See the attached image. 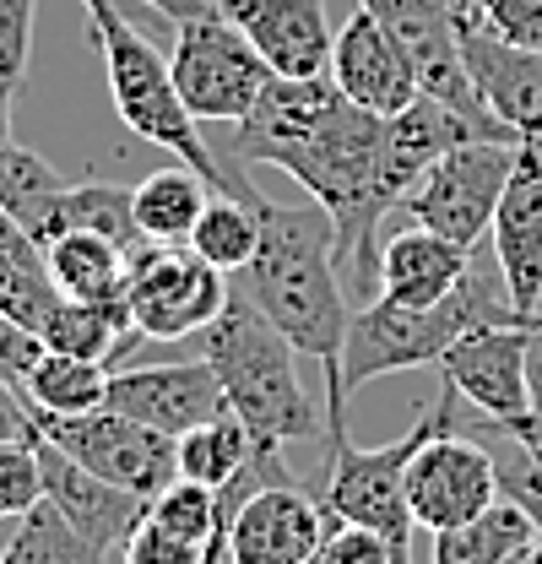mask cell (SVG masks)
I'll return each instance as SVG.
<instances>
[{"mask_svg": "<svg viewBox=\"0 0 542 564\" xmlns=\"http://www.w3.org/2000/svg\"><path fill=\"white\" fill-rule=\"evenodd\" d=\"M33 429L61 445L66 456H76L87 473L120 484V489L141 494H163L180 478V456H174V434L147 429V423L126 419L115 408H93V413H39L33 408Z\"/></svg>", "mask_w": 542, "mask_h": 564, "instance_id": "obj_10", "label": "cell"}, {"mask_svg": "<svg viewBox=\"0 0 542 564\" xmlns=\"http://www.w3.org/2000/svg\"><path fill=\"white\" fill-rule=\"evenodd\" d=\"M87 11V28H93V44L104 55V76H109V98H115V115L126 120V131H136L141 141L174 152L185 169H196L217 196H234V202H256V185L228 174V163L212 158L202 126L191 120V109L180 104V87H174V70L158 55V44H147L131 22L120 17V0H82Z\"/></svg>", "mask_w": 542, "mask_h": 564, "instance_id": "obj_5", "label": "cell"}, {"mask_svg": "<svg viewBox=\"0 0 542 564\" xmlns=\"http://www.w3.org/2000/svg\"><path fill=\"white\" fill-rule=\"evenodd\" d=\"M39 358H44V337L28 332L22 321H11V315L0 310V380L22 391V380H28V369H33Z\"/></svg>", "mask_w": 542, "mask_h": 564, "instance_id": "obj_39", "label": "cell"}, {"mask_svg": "<svg viewBox=\"0 0 542 564\" xmlns=\"http://www.w3.org/2000/svg\"><path fill=\"white\" fill-rule=\"evenodd\" d=\"M44 261H50L61 299H126V261L131 256L104 234L71 228L44 245Z\"/></svg>", "mask_w": 542, "mask_h": 564, "instance_id": "obj_25", "label": "cell"}, {"mask_svg": "<svg viewBox=\"0 0 542 564\" xmlns=\"http://www.w3.org/2000/svg\"><path fill=\"white\" fill-rule=\"evenodd\" d=\"M223 17L250 39V50L267 61L271 76L282 82H310L332 76V22L326 0H217Z\"/></svg>", "mask_w": 542, "mask_h": 564, "instance_id": "obj_16", "label": "cell"}, {"mask_svg": "<svg viewBox=\"0 0 542 564\" xmlns=\"http://www.w3.org/2000/svg\"><path fill=\"white\" fill-rule=\"evenodd\" d=\"M104 391H109V364L55 348H44V358L22 380V397L39 413H93L104 408Z\"/></svg>", "mask_w": 542, "mask_h": 564, "instance_id": "obj_27", "label": "cell"}, {"mask_svg": "<svg viewBox=\"0 0 542 564\" xmlns=\"http://www.w3.org/2000/svg\"><path fill=\"white\" fill-rule=\"evenodd\" d=\"M44 499V473L33 445H0V521L28 516Z\"/></svg>", "mask_w": 542, "mask_h": 564, "instance_id": "obj_34", "label": "cell"}, {"mask_svg": "<svg viewBox=\"0 0 542 564\" xmlns=\"http://www.w3.org/2000/svg\"><path fill=\"white\" fill-rule=\"evenodd\" d=\"M174 456H180V478L206 484V489H223V484H234L250 467L256 445H250V429L234 419V413H217V419L185 429L174 440Z\"/></svg>", "mask_w": 542, "mask_h": 564, "instance_id": "obj_28", "label": "cell"}, {"mask_svg": "<svg viewBox=\"0 0 542 564\" xmlns=\"http://www.w3.org/2000/svg\"><path fill=\"white\" fill-rule=\"evenodd\" d=\"M538 315L516 310L510 288L499 278V267H483L473 256V267L462 272V282L429 304V310H406L391 299H364L347 315V337H342V391L353 397L358 386L380 380V375H402V369H423L440 364L445 348L467 332L483 326H527Z\"/></svg>", "mask_w": 542, "mask_h": 564, "instance_id": "obj_3", "label": "cell"}, {"mask_svg": "<svg viewBox=\"0 0 542 564\" xmlns=\"http://www.w3.org/2000/svg\"><path fill=\"white\" fill-rule=\"evenodd\" d=\"M71 228H87V234H104L115 239L126 256L141 250V228H136V207L126 185H109V180H76L66 196V234Z\"/></svg>", "mask_w": 542, "mask_h": 564, "instance_id": "obj_31", "label": "cell"}, {"mask_svg": "<svg viewBox=\"0 0 542 564\" xmlns=\"http://www.w3.org/2000/svg\"><path fill=\"white\" fill-rule=\"evenodd\" d=\"M473 6H477V11H483V6H488V0H473Z\"/></svg>", "mask_w": 542, "mask_h": 564, "instance_id": "obj_46", "label": "cell"}, {"mask_svg": "<svg viewBox=\"0 0 542 564\" xmlns=\"http://www.w3.org/2000/svg\"><path fill=\"white\" fill-rule=\"evenodd\" d=\"M332 82H337V93L347 104H358V109H369V115H380V120L402 115L406 104L423 93L406 44L369 6H358V11L342 22L337 44H332Z\"/></svg>", "mask_w": 542, "mask_h": 564, "instance_id": "obj_13", "label": "cell"}, {"mask_svg": "<svg viewBox=\"0 0 542 564\" xmlns=\"http://www.w3.org/2000/svg\"><path fill=\"white\" fill-rule=\"evenodd\" d=\"M499 494L527 510V521L538 527V538H542V451L538 445H521L516 440V456L499 467Z\"/></svg>", "mask_w": 542, "mask_h": 564, "instance_id": "obj_37", "label": "cell"}, {"mask_svg": "<svg viewBox=\"0 0 542 564\" xmlns=\"http://www.w3.org/2000/svg\"><path fill=\"white\" fill-rule=\"evenodd\" d=\"M521 564H542V538L532 543V549H527V554H521Z\"/></svg>", "mask_w": 542, "mask_h": 564, "instance_id": "obj_44", "label": "cell"}, {"mask_svg": "<svg viewBox=\"0 0 542 564\" xmlns=\"http://www.w3.org/2000/svg\"><path fill=\"white\" fill-rule=\"evenodd\" d=\"M538 152H542V137H538Z\"/></svg>", "mask_w": 542, "mask_h": 564, "instance_id": "obj_48", "label": "cell"}, {"mask_svg": "<svg viewBox=\"0 0 542 564\" xmlns=\"http://www.w3.org/2000/svg\"><path fill=\"white\" fill-rule=\"evenodd\" d=\"M483 17H488V28H494L505 44L538 50L542 55V0H488Z\"/></svg>", "mask_w": 542, "mask_h": 564, "instance_id": "obj_38", "label": "cell"}, {"mask_svg": "<svg viewBox=\"0 0 542 564\" xmlns=\"http://www.w3.org/2000/svg\"><path fill=\"white\" fill-rule=\"evenodd\" d=\"M120 564H206V549L163 532L152 516H141L136 532L126 538V549H120Z\"/></svg>", "mask_w": 542, "mask_h": 564, "instance_id": "obj_35", "label": "cell"}, {"mask_svg": "<svg viewBox=\"0 0 542 564\" xmlns=\"http://www.w3.org/2000/svg\"><path fill=\"white\" fill-rule=\"evenodd\" d=\"M66 196L71 180L50 158L22 147L11 131L0 137V212L6 217H17L39 245H50L66 234Z\"/></svg>", "mask_w": 542, "mask_h": 564, "instance_id": "obj_21", "label": "cell"}, {"mask_svg": "<svg viewBox=\"0 0 542 564\" xmlns=\"http://www.w3.org/2000/svg\"><path fill=\"white\" fill-rule=\"evenodd\" d=\"M321 564H402L397 549L375 532V527H358V521H332L326 543H321Z\"/></svg>", "mask_w": 542, "mask_h": 564, "instance_id": "obj_36", "label": "cell"}, {"mask_svg": "<svg viewBox=\"0 0 542 564\" xmlns=\"http://www.w3.org/2000/svg\"><path fill=\"white\" fill-rule=\"evenodd\" d=\"M467 267H473L467 245L406 223L402 234H391L380 245V293L375 299H391V304H406V310H429L462 282Z\"/></svg>", "mask_w": 542, "mask_h": 564, "instance_id": "obj_20", "label": "cell"}, {"mask_svg": "<svg viewBox=\"0 0 542 564\" xmlns=\"http://www.w3.org/2000/svg\"><path fill=\"white\" fill-rule=\"evenodd\" d=\"M0 564H109V554H98L50 499H39L28 516H17V532L0 549Z\"/></svg>", "mask_w": 542, "mask_h": 564, "instance_id": "obj_29", "label": "cell"}, {"mask_svg": "<svg viewBox=\"0 0 542 564\" xmlns=\"http://www.w3.org/2000/svg\"><path fill=\"white\" fill-rule=\"evenodd\" d=\"M326 532H332V516L321 510V499L293 489V478H277L234 505L228 564H304L321 554Z\"/></svg>", "mask_w": 542, "mask_h": 564, "instance_id": "obj_12", "label": "cell"}, {"mask_svg": "<svg viewBox=\"0 0 542 564\" xmlns=\"http://www.w3.org/2000/svg\"><path fill=\"white\" fill-rule=\"evenodd\" d=\"M304 564H321V554H315V560H304Z\"/></svg>", "mask_w": 542, "mask_h": 564, "instance_id": "obj_47", "label": "cell"}, {"mask_svg": "<svg viewBox=\"0 0 542 564\" xmlns=\"http://www.w3.org/2000/svg\"><path fill=\"white\" fill-rule=\"evenodd\" d=\"M33 17H39V0H0V137L11 131V104H17L22 76H28Z\"/></svg>", "mask_w": 542, "mask_h": 564, "instance_id": "obj_33", "label": "cell"}, {"mask_svg": "<svg viewBox=\"0 0 542 564\" xmlns=\"http://www.w3.org/2000/svg\"><path fill=\"white\" fill-rule=\"evenodd\" d=\"M33 408H28V397L17 391V386H6L0 380V445H33Z\"/></svg>", "mask_w": 542, "mask_h": 564, "instance_id": "obj_40", "label": "cell"}, {"mask_svg": "<svg viewBox=\"0 0 542 564\" xmlns=\"http://www.w3.org/2000/svg\"><path fill=\"white\" fill-rule=\"evenodd\" d=\"M494 267L510 288L516 310L538 315L542 304V152L538 137H521V152H516V169H510V185L499 196V212H494Z\"/></svg>", "mask_w": 542, "mask_h": 564, "instance_id": "obj_19", "label": "cell"}, {"mask_svg": "<svg viewBox=\"0 0 542 564\" xmlns=\"http://www.w3.org/2000/svg\"><path fill=\"white\" fill-rule=\"evenodd\" d=\"M293 343L239 293L202 332V358L212 364L228 413L250 429L261 456H282L293 440L321 434V413L293 369Z\"/></svg>", "mask_w": 542, "mask_h": 564, "instance_id": "obj_4", "label": "cell"}, {"mask_svg": "<svg viewBox=\"0 0 542 564\" xmlns=\"http://www.w3.org/2000/svg\"><path fill=\"white\" fill-rule=\"evenodd\" d=\"M456 391L445 386L440 402L406 429L391 445H353L347 419H326V484H321V510L332 521H358L375 527L397 560L412 564V510H406V462L418 456L423 440H434L440 429H456Z\"/></svg>", "mask_w": 542, "mask_h": 564, "instance_id": "obj_6", "label": "cell"}, {"mask_svg": "<svg viewBox=\"0 0 542 564\" xmlns=\"http://www.w3.org/2000/svg\"><path fill=\"white\" fill-rule=\"evenodd\" d=\"M386 120L347 104L332 76L282 82L271 76L267 98L228 137V163H267L310 191V202L332 212L337 228V272L375 299L380 293V223L397 212L386 174Z\"/></svg>", "mask_w": 542, "mask_h": 564, "instance_id": "obj_1", "label": "cell"}, {"mask_svg": "<svg viewBox=\"0 0 542 564\" xmlns=\"http://www.w3.org/2000/svg\"><path fill=\"white\" fill-rule=\"evenodd\" d=\"M499 564H521V554H510V560H499Z\"/></svg>", "mask_w": 542, "mask_h": 564, "instance_id": "obj_45", "label": "cell"}, {"mask_svg": "<svg viewBox=\"0 0 542 564\" xmlns=\"http://www.w3.org/2000/svg\"><path fill=\"white\" fill-rule=\"evenodd\" d=\"M152 11H163L169 22H185V17H202V11H212L217 0H147Z\"/></svg>", "mask_w": 542, "mask_h": 564, "instance_id": "obj_43", "label": "cell"}, {"mask_svg": "<svg viewBox=\"0 0 542 564\" xmlns=\"http://www.w3.org/2000/svg\"><path fill=\"white\" fill-rule=\"evenodd\" d=\"M169 70H174L180 104L191 109L196 126H245L271 87L267 61H261V55L250 50V39L223 17V6L174 22Z\"/></svg>", "mask_w": 542, "mask_h": 564, "instance_id": "obj_7", "label": "cell"}, {"mask_svg": "<svg viewBox=\"0 0 542 564\" xmlns=\"http://www.w3.org/2000/svg\"><path fill=\"white\" fill-rule=\"evenodd\" d=\"M261 196V191H256ZM261 245V217H256V202H234V196H212L191 234V250L202 256L206 267H217L223 278L228 272H245L250 256Z\"/></svg>", "mask_w": 542, "mask_h": 564, "instance_id": "obj_30", "label": "cell"}, {"mask_svg": "<svg viewBox=\"0 0 542 564\" xmlns=\"http://www.w3.org/2000/svg\"><path fill=\"white\" fill-rule=\"evenodd\" d=\"M147 516L163 527V532H174V538H185V543H212V532H217V489H206V484H191V478H174L163 494H152L147 499Z\"/></svg>", "mask_w": 542, "mask_h": 564, "instance_id": "obj_32", "label": "cell"}, {"mask_svg": "<svg viewBox=\"0 0 542 564\" xmlns=\"http://www.w3.org/2000/svg\"><path fill=\"white\" fill-rule=\"evenodd\" d=\"M499 499V462L473 440V429H440L406 462V510L429 532L477 521Z\"/></svg>", "mask_w": 542, "mask_h": 564, "instance_id": "obj_11", "label": "cell"}, {"mask_svg": "<svg viewBox=\"0 0 542 564\" xmlns=\"http://www.w3.org/2000/svg\"><path fill=\"white\" fill-rule=\"evenodd\" d=\"M261 217V245L245 267V299L267 315L271 326L310 352L326 369V419H347V391H342V337H347V293L337 272V228L332 212L321 207H282L267 191L256 196Z\"/></svg>", "mask_w": 542, "mask_h": 564, "instance_id": "obj_2", "label": "cell"}, {"mask_svg": "<svg viewBox=\"0 0 542 564\" xmlns=\"http://www.w3.org/2000/svg\"><path fill=\"white\" fill-rule=\"evenodd\" d=\"M212 196H217V191L206 185L196 169H185L180 158L163 163L158 174H147L131 191L141 239H147V245H191V234H196V223H202V212Z\"/></svg>", "mask_w": 542, "mask_h": 564, "instance_id": "obj_22", "label": "cell"}, {"mask_svg": "<svg viewBox=\"0 0 542 564\" xmlns=\"http://www.w3.org/2000/svg\"><path fill=\"white\" fill-rule=\"evenodd\" d=\"M538 543V527L527 521L521 505H510L505 494L467 527L434 532V564H499L510 554H527Z\"/></svg>", "mask_w": 542, "mask_h": 564, "instance_id": "obj_26", "label": "cell"}, {"mask_svg": "<svg viewBox=\"0 0 542 564\" xmlns=\"http://www.w3.org/2000/svg\"><path fill=\"white\" fill-rule=\"evenodd\" d=\"M516 152H521V141H462L406 191L397 212H406L418 228H434V234L477 250L483 234L494 228Z\"/></svg>", "mask_w": 542, "mask_h": 564, "instance_id": "obj_9", "label": "cell"}, {"mask_svg": "<svg viewBox=\"0 0 542 564\" xmlns=\"http://www.w3.org/2000/svg\"><path fill=\"white\" fill-rule=\"evenodd\" d=\"M228 282L191 245H141L126 261V304L141 343L202 337L228 304Z\"/></svg>", "mask_w": 542, "mask_h": 564, "instance_id": "obj_8", "label": "cell"}, {"mask_svg": "<svg viewBox=\"0 0 542 564\" xmlns=\"http://www.w3.org/2000/svg\"><path fill=\"white\" fill-rule=\"evenodd\" d=\"M33 456H39V473H44V499L66 516L71 527L98 549V554H120L126 538L136 532V521L147 516V499L98 473H87L76 456H66L61 445H50L44 434H33Z\"/></svg>", "mask_w": 542, "mask_h": 564, "instance_id": "obj_18", "label": "cell"}, {"mask_svg": "<svg viewBox=\"0 0 542 564\" xmlns=\"http://www.w3.org/2000/svg\"><path fill=\"white\" fill-rule=\"evenodd\" d=\"M61 304V288L50 278V261H44V245L0 212V310L11 321H22L28 332H44V321L55 315Z\"/></svg>", "mask_w": 542, "mask_h": 564, "instance_id": "obj_24", "label": "cell"}, {"mask_svg": "<svg viewBox=\"0 0 542 564\" xmlns=\"http://www.w3.org/2000/svg\"><path fill=\"white\" fill-rule=\"evenodd\" d=\"M104 408L147 423V429H163L174 440L185 429H196V423L228 413L223 386H217V375H212L206 358H191V364H147V369H109Z\"/></svg>", "mask_w": 542, "mask_h": 564, "instance_id": "obj_17", "label": "cell"}, {"mask_svg": "<svg viewBox=\"0 0 542 564\" xmlns=\"http://www.w3.org/2000/svg\"><path fill=\"white\" fill-rule=\"evenodd\" d=\"M527 391H532V413H542V321L527 332Z\"/></svg>", "mask_w": 542, "mask_h": 564, "instance_id": "obj_42", "label": "cell"}, {"mask_svg": "<svg viewBox=\"0 0 542 564\" xmlns=\"http://www.w3.org/2000/svg\"><path fill=\"white\" fill-rule=\"evenodd\" d=\"M473 434H505V440H521V445H538L542 451V413H521L510 423H483Z\"/></svg>", "mask_w": 542, "mask_h": 564, "instance_id": "obj_41", "label": "cell"}, {"mask_svg": "<svg viewBox=\"0 0 542 564\" xmlns=\"http://www.w3.org/2000/svg\"><path fill=\"white\" fill-rule=\"evenodd\" d=\"M39 337H44V348L98 358L109 369H120V358L131 352V343H141L126 299H61Z\"/></svg>", "mask_w": 542, "mask_h": 564, "instance_id": "obj_23", "label": "cell"}, {"mask_svg": "<svg viewBox=\"0 0 542 564\" xmlns=\"http://www.w3.org/2000/svg\"><path fill=\"white\" fill-rule=\"evenodd\" d=\"M456 44H462V61L473 70L483 104L516 137H542V55L538 50L505 44L473 0H462V11H456Z\"/></svg>", "mask_w": 542, "mask_h": 564, "instance_id": "obj_15", "label": "cell"}, {"mask_svg": "<svg viewBox=\"0 0 542 564\" xmlns=\"http://www.w3.org/2000/svg\"><path fill=\"white\" fill-rule=\"evenodd\" d=\"M538 321L467 332L440 358L445 386L456 397H467L477 413H483V423H510V419H521V413H532V391H527V332Z\"/></svg>", "mask_w": 542, "mask_h": 564, "instance_id": "obj_14", "label": "cell"}]
</instances>
